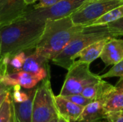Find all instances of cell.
<instances>
[{
	"mask_svg": "<svg viewBox=\"0 0 123 122\" xmlns=\"http://www.w3.org/2000/svg\"><path fill=\"white\" fill-rule=\"evenodd\" d=\"M59 116L50 76L35 88L32 104V122H49Z\"/></svg>",
	"mask_w": 123,
	"mask_h": 122,
	"instance_id": "277c9868",
	"label": "cell"
},
{
	"mask_svg": "<svg viewBox=\"0 0 123 122\" xmlns=\"http://www.w3.org/2000/svg\"><path fill=\"white\" fill-rule=\"evenodd\" d=\"M55 100L59 116L71 122H78L84 107L71 102L61 95L55 96Z\"/></svg>",
	"mask_w": 123,
	"mask_h": 122,
	"instance_id": "7c38bea8",
	"label": "cell"
},
{
	"mask_svg": "<svg viewBox=\"0 0 123 122\" xmlns=\"http://www.w3.org/2000/svg\"><path fill=\"white\" fill-rule=\"evenodd\" d=\"M103 108L107 114L123 111V91L115 86V88L103 99Z\"/></svg>",
	"mask_w": 123,
	"mask_h": 122,
	"instance_id": "e0dca14e",
	"label": "cell"
},
{
	"mask_svg": "<svg viewBox=\"0 0 123 122\" xmlns=\"http://www.w3.org/2000/svg\"><path fill=\"white\" fill-rule=\"evenodd\" d=\"M15 122H19V120L17 119V118L16 117V116H15Z\"/></svg>",
	"mask_w": 123,
	"mask_h": 122,
	"instance_id": "d6a6232c",
	"label": "cell"
},
{
	"mask_svg": "<svg viewBox=\"0 0 123 122\" xmlns=\"http://www.w3.org/2000/svg\"><path fill=\"white\" fill-rule=\"evenodd\" d=\"M35 92V88L29 89V96L25 101L22 102H15L13 101L15 116L19 122H32Z\"/></svg>",
	"mask_w": 123,
	"mask_h": 122,
	"instance_id": "9a60e30c",
	"label": "cell"
},
{
	"mask_svg": "<svg viewBox=\"0 0 123 122\" xmlns=\"http://www.w3.org/2000/svg\"><path fill=\"white\" fill-rule=\"evenodd\" d=\"M86 0H61L55 4L40 9H32L29 7L24 17L43 22L55 20L69 17L78 8H79Z\"/></svg>",
	"mask_w": 123,
	"mask_h": 122,
	"instance_id": "52a82bcc",
	"label": "cell"
},
{
	"mask_svg": "<svg viewBox=\"0 0 123 122\" xmlns=\"http://www.w3.org/2000/svg\"><path fill=\"white\" fill-rule=\"evenodd\" d=\"M107 122H123V111L107 114Z\"/></svg>",
	"mask_w": 123,
	"mask_h": 122,
	"instance_id": "cb8c5ba5",
	"label": "cell"
},
{
	"mask_svg": "<svg viewBox=\"0 0 123 122\" xmlns=\"http://www.w3.org/2000/svg\"><path fill=\"white\" fill-rule=\"evenodd\" d=\"M61 0H38L37 3L32 5V9H40L50 6Z\"/></svg>",
	"mask_w": 123,
	"mask_h": 122,
	"instance_id": "d4e9b609",
	"label": "cell"
},
{
	"mask_svg": "<svg viewBox=\"0 0 123 122\" xmlns=\"http://www.w3.org/2000/svg\"><path fill=\"white\" fill-rule=\"evenodd\" d=\"M0 77H1V75H0Z\"/></svg>",
	"mask_w": 123,
	"mask_h": 122,
	"instance_id": "e575fe53",
	"label": "cell"
},
{
	"mask_svg": "<svg viewBox=\"0 0 123 122\" xmlns=\"http://www.w3.org/2000/svg\"><path fill=\"white\" fill-rule=\"evenodd\" d=\"M0 122H15V113L11 89L8 91L0 107Z\"/></svg>",
	"mask_w": 123,
	"mask_h": 122,
	"instance_id": "ac0fdd59",
	"label": "cell"
},
{
	"mask_svg": "<svg viewBox=\"0 0 123 122\" xmlns=\"http://www.w3.org/2000/svg\"><path fill=\"white\" fill-rule=\"evenodd\" d=\"M65 97L66 99L71 101V102L81 106L82 107H85L86 105H88L89 103H91L92 100L89 99L84 96L81 93H78V94H71V95H67V96H62Z\"/></svg>",
	"mask_w": 123,
	"mask_h": 122,
	"instance_id": "603a6c76",
	"label": "cell"
},
{
	"mask_svg": "<svg viewBox=\"0 0 123 122\" xmlns=\"http://www.w3.org/2000/svg\"><path fill=\"white\" fill-rule=\"evenodd\" d=\"M115 86L118 88H120V90H122L123 91V78H120L119 80V81L116 83Z\"/></svg>",
	"mask_w": 123,
	"mask_h": 122,
	"instance_id": "4316f807",
	"label": "cell"
},
{
	"mask_svg": "<svg viewBox=\"0 0 123 122\" xmlns=\"http://www.w3.org/2000/svg\"><path fill=\"white\" fill-rule=\"evenodd\" d=\"M0 79L6 86L9 87L19 86L21 88L25 89L33 88L36 87L39 82H40L37 78L24 70L7 73L1 76Z\"/></svg>",
	"mask_w": 123,
	"mask_h": 122,
	"instance_id": "8fae6325",
	"label": "cell"
},
{
	"mask_svg": "<svg viewBox=\"0 0 123 122\" xmlns=\"http://www.w3.org/2000/svg\"><path fill=\"white\" fill-rule=\"evenodd\" d=\"M101 60L107 65H113L123 59V40L110 37L104 46Z\"/></svg>",
	"mask_w": 123,
	"mask_h": 122,
	"instance_id": "30bf717a",
	"label": "cell"
},
{
	"mask_svg": "<svg viewBox=\"0 0 123 122\" xmlns=\"http://www.w3.org/2000/svg\"><path fill=\"white\" fill-rule=\"evenodd\" d=\"M109 38H105L103 40H98L89 45V46L86 47L76 55L75 60L76 58H79L77 60L78 61L91 64L93 61H94L95 60H97L98 58L100 57L104 46L107 42Z\"/></svg>",
	"mask_w": 123,
	"mask_h": 122,
	"instance_id": "2e32d148",
	"label": "cell"
},
{
	"mask_svg": "<svg viewBox=\"0 0 123 122\" xmlns=\"http://www.w3.org/2000/svg\"><path fill=\"white\" fill-rule=\"evenodd\" d=\"M45 27V22L19 19L1 29V56H12L18 52L35 49Z\"/></svg>",
	"mask_w": 123,
	"mask_h": 122,
	"instance_id": "6da1fadb",
	"label": "cell"
},
{
	"mask_svg": "<svg viewBox=\"0 0 123 122\" xmlns=\"http://www.w3.org/2000/svg\"><path fill=\"white\" fill-rule=\"evenodd\" d=\"M123 4V0H86L70 18L74 24L86 27L111 9Z\"/></svg>",
	"mask_w": 123,
	"mask_h": 122,
	"instance_id": "8992f818",
	"label": "cell"
},
{
	"mask_svg": "<svg viewBox=\"0 0 123 122\" xmlns=\"http://www.w3.org/2000/svg\"><path fill=\"white\" fill-rule=\"evenodd\" d=\"M102 122H107V119H105V120H104V121H102Z\"/></svg>",
	"mask_w": 123,
	"mask_h": 122,
	"instance_id": "836d02e7",
	"label": "cell"
},
{
	"mask_svg": "<svg viewBox=\"0 0 123 122\" xmlns=\"http://www.w3.org/2000/svg\"><path fill=\"white\" fill-rule=\"evenodd\" d=\"M114 88L115 86L102 79L97 83L86 86L82 91L81 94L92 101L103 100Z\"/></svg>",
	"mask_w": 123,
	"mask_h": 122,
	"instance_id": "5bb4252c",
	"label": "cell"
},
{
	"mask_svg": "<svg viewBox=\"0 0 123 122\" xmlns=\"http://www.w3.org/2000/svg\"><path fill=\"white\" fill-rule=\"evenodd\" d=\"M86 27L74 24L70 16L45 22V27L40 41L35 48V53L47 60H52Z\"/></svg>",
	"mask_w": 123,
	"mask_h": 122,
	"instance_id": "7a4b0ae2",
	"label": "cell"
},
{
	"mask_svg": "<svg viewBox=\"0 0 123 122\" xmlns=\"http://www.w3.org/2000/svg\"><path fill=\"white\" fill-rule=\"evenodd\" d=\"M122 17H123V4L111 9L106 14L92 22L89 27L107 25Z\"/></svg>",
	"mask_w": 123,
	"mask_h": 122,
	"instance_id": "d6986e66",
	"label": "cell"
},
{
	"mask_svg": "<svg viewBox=\"0 0 123 122\" xmlns=\"http://www.w3.org/2000/svg\"><path fill=\"white\" fill-rule=\"evenodd\" d=\"M7 92H8V91H6V92H4V93H1V94L0 95V107H1V104L3 103V101H4V99H5V97H6V96Z\"/></svg>",
	"mask_w": 123,
	"mask_h": 122,
	"instance_id": "83f0119b",
	"label": "cell"
},
{
	"mask_svg": "<svg viewBox=\"0 0 123 122\" xmlns=\"http://www.w3.org/2000/svg\"><path fill=\"white\" fill-rule=\"evenodd\" d=\"M48 62V60L34 52L26 57L22 70L33 75L42 81L45 78L50 76Z\"/></svg>",
	"mask_w": 123,
	"mask_h": 122,
	"instance_id": "9c48e42d",
	"label": "cell"
},
{
	"mask_svg": "<svg viewBox=\"0 0 123 122\" xmlns=\"http://www.w3.org/2000/svg\"><path fill=\"white\" fill-rule=\"evenodd\" d=\"M28 6L25 0H0V25L5 26L23 18Z\"/></svg>",
	"mask_w": 123,
	"mask_h": 122,
	"instance_id": "ba28073f",
	"label": "cell"
},
{
	"mask_svg": "<svg viewBox=\"0 0 123 122\" xmlns=\"http://www.w3.org/2000/svg\"><path fill=\"white\" fill-rule=\"evenodd\" d=\"M38 0H25V2L27 4V5H30V4H33L35 2H37Z\"/></svg>",
	"mask_w": 123,
	"mask_h": 122,
	"instance_id": "f546056e",
	"label": "cell"
},
{
	"mask_svg": "<svg viewBox=\"0 0 123 122\" xmlns=\"http://www.w3.org/2000/svg\"><path fill=\"white\" fill-rule=\"evenodd\" d=\"M58 117L57 118H55V119H52L51 121H50L49 122H58Z\"/></svg>",
	"mask_w": 123,
	"mask_h": 122,
	"instance_id": "1f68e13d",
	"label": "cell"
},
{
	"mask_svg": "<svg viewBox=\"0 0 123 122\" xmlns=\"http://www.w3.org/2000/svg\"><path fill=\"white\" fill-rule=\"evenodd\" d=\"M102 79L113 78V77H119L120 79L123 78V59L119 61L117 63L113 65L112 68L109 70L106 73L100 76Z\"/></svg>",
	"mask_w": 123,
	"mask_h": 122,
	"instance_id": "44dd1931",
	"label": "cell"
},
{
	"mask_svg": "<svg viewBox=\"0 0 123 122\" xmlns=\"http://www.w3.org/2000/svg\"><path fill=\"white\" fill-rule=\"evenodd\" d=\"M86 63L74 60L68 69L63 85L61 90V96L81 93L89 85L102 80L100 76L93 73Z\"/></svg>",
	"mask_w": 123,
	"mask_h": 122,
	"instance_id": "5b68a950",
	"label": "cell"
},
{
	"mask_svg": "<svg viewBox=\"0 0 123 122\" xmlns=\"http://www.w3.org/2000/svg\"><path fill=\"white\" fill-rule=\"evenodd\" d=\"M109 37H113L109 32L106 25L86 27L81 34L74 37L64 49L52 60V62L68 70L74 62L76 55L84 48L93 42Z\"/></svg>",
	"mask_w": 123,
	"mask_h": 122,
	"instance_id": "3957f363",
	"label": "cell"
},
{
	"mask_svg": "<svg viewBox=\"0 0 123 122\" xmlns=\"http://www.w3.org/2000/svg\"><path fill=\"white\" fill-rule=\"evenodd\" d=\"M106 27L113 37L123 36V17L107 24Z\"/></svg>",
	"mask_w": 123,
	"mask_h": 122,
	"instance_id": "7402d4cb",
	"label": "cell"
},
{
	"mask_svg": "<svg viewBox=\"0 0 123 122\" xmlns=\"http://www.w3.org/2000/svg\"><path fill=\"white\" fill-rule=\"evenodd\" d=\"M3 26L0 25V35H1V29ZM0 58H1V36H0Z\"/></svg>",
	"mask_w": 123,
	"mask_h": 122,
	"instance_id": "4dcf8cb0",
	"label": "cell"
},
{
	"mask_svg": "<svg viewBox=\"0 0 123 122\" xmlns=\"http://www.w3.org/2000/svg\"><path fill=\"white\" fill-rule=\"evenodd\" d=\"M58 122H71L70 121H68V120H67V119H66L65 118H63V117H62V116H58Z\"/></svg>",
	"mask_w": 123,
	"mask_h": 122,
	"instance_id": "f1b7e54d",
	"label": "cell"
},
{
	"mask_svg": "<svg viewBox=\"0 0 123 122\" xmlns=\"http://www.w3.org/2000/svg\"><path fill=\"white\" fill-rule=\"evenodd\" d=\"M11 88H12V87H9V86H6L3 82L1 81V79H0V95H1V93H3L7 91L10 90Z\"/></svg>",
	"mask_w": 123,
	"mask_h": 122,
	"instance_id": "484cf974",
	"label": "cell"
},
{
	"mask_svg": "<svg viewBox=\"0 0 123 122\" xmlns=\"http://www.w3.org/2000/svg\"><path fill=\"white\" fill-rule=\"evenodd\" d=\"M107 114L103 108V100L93 101L86 105L77 122H102Z\"/></svg>",
	"mask_w": 123,
	"mask_h": 122,
	"instance_id": "4fadbf2b",
	"label": "cell"
},
{
	"mask_svg": "<svg viewBox=\"0 0 123 122\" xmlns=\"http://www.w3.org/2000/svg\"><path fill=\"white\" fill-rule=\"evenodd\" d=\"M25 58L26 55L25 52H20L12 55L8 64L7 73H12L22 70Z\"/></svg>",
	"mask_w": 123,
	"mask_h": 122,
	"instance_id": "ffe728a7",
	"label": "cell"
}]
</instances>
